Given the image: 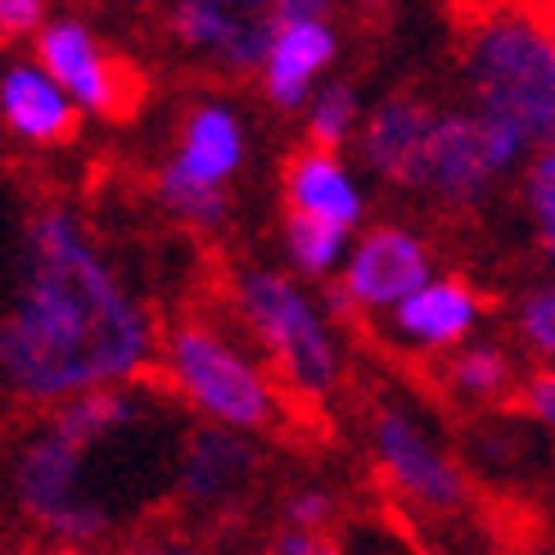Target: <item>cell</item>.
<instances>
[{
    "label": "cell",
    "mask_w": 555,
    "mask_h": 555,
    "mask_svg": "<svg viewBox=\"0 0 555 555\" xmlns=\"http://www.w3.org/2000/svg\"><path fill=\"white\" fill-rule=\"evenodd\" d=\"M163 384H118L27 415L0 438V529L37 546H114L172 502L194 425Z\"/></svg>",
    "instance_id": "obj_1"
},
{
    "label": "cell",
    "mask_w": 555,
    "mask_h": 555,
    "mask_svg": "<svg viewBox=\"0 0 555 555\" xmlns=\"http://www.w3.org/2000/svg\"><path fill=\"white\" fill-rule=\"evenodd\" d=\"M154 362V317L87 221L64 204L27 212L0 302V398L46 411L145 379Z\"/></svg>",
    "instance_id": "obj_2"
},
{
    "label": "cell",
    "mask_w": 555,
    "mask_h": 555,
    "mask_svg": "<svg viewBox=\"0 0 555 555\" xmlns=\"http://www.w3.org/2000/svg\"><path fill=\"white\" fill-rule=\"evenodd\" d=\"M461 77L479 118L555 150V18L538 0H488L465 18Z\"/></svg>",
    "instance_id": "obj_3"
},
{
    "label": "cell",
    "mask_w": 555,
    "mask_h": 555,
    "mask_svg": "<svg viewBox=\"0 0 555 555\" xmlns=\"http://www.w3.org/2000/svg\"><path fill=\"white\" fill-rule=\"evenodd\" d=\"M158 384L199 425L267 434L281 425V379L271 375L262 352H248L217 321L181 317L158 335Z\"/></svg>",
    "instance_id": "obj_4"
},
{
    "label": "cell",
    "mask_w": 555,
    "mask_h": 555,
    "mask_svg": "<svg viewBox=\"0 0 555 555\" xmlns=\"http://www.w3.org/2000/svg\"><path fill=\"white\" fill-rule=\"evenodd\" d=\"M231 308L262 362L294 398L325 402L344 384V348L330 317L308 298L298 275L275 267H244L231 281Z\"/></svg>",
    "instance_id": "obj_5"
},
{
    "label": "cell",
    "mask_w": 555,
    "mask_h": 555,
    "mask_svg": "<svg viewBox=\"0 0 555 555\" xmlns=\"http://www.w3.org/2000/svg\"><path fill=\"white\" fill-rule=\"evenodd\" d=\"M248 158V135L231 104L204 100L181 122V141L172 158L154 177V199L181 227L217 231L231 217V181Z\"/></svg>",
    "instance_id": "obj_6"
},
{
    "label": "cell",
    "mask_w": 555,
    "mask_h": 555,
    "mask_svg": "<svg viewBox=\"0 0 555 555\" xmlns=\"http://www.w3.org/2000/svg\"><path fill=\"white\" fill-rule=\"evenodd\" d=\"M335 0H172V41L212 73L248 77L262 73L275 37L289 23L330 18Z\"/></svg>",
    "instance_id": "obj_7"
},
{
    "label": "cell",
    "mask_w": 555,
    "mask_h": 555,
    "mask_svg": "<svg viewBox=\"0 0 555 555\" xmlns=\"http://www.w3.org/2000/svg\"><path fill=\"white\" fill-rule=\"evenodd\" d=\"M366 442L379 479L411 511L456 515L469 502L465 465L442 448V438L402 402H375L366 421Z\"/></svg>",
    "instance_id": "obj_8"
},
{
    "label": "cell",
    "mask_w": 555,
    "mask_h": 555,
    "mask_svg": "<svg viewBox=\"0 0 555 555\" xmlns=\"http://www.w3.org/2000/svg\"><path fill=\"white\" fill-rule=\"evenodd\" d=\"M258 475H262V452L254 434L194 425L181 452L172 506L185 519H199V524L231 519L254 496Z\"/></svg>",
    "instance_id": "obj_9"
},
{
    "label": "cell",
    "mask_w": 555,
    "mask_h": 555,
    "mask_svg": "<svg viewBox=\"0 0 555 555\" xmlns=\"http://www.w3.org/2000/svg\"><path fill=\"white\" fill-rule=\"evenodd\" d=\"M434 281V254L429 244L406 227H371L352 244V254L339 271V285L330 294V312H362V317H388L406 302L421 285Z\"/></svg>",
    "instance_id": "obj_10"
},
{
    "label": "cell",
    "mask_w": 555,
    "mask_h": 555,
    "mask_svg": "<svg viewBox=\"0 0 555 555\" xmlns=\"http://www.w3.org/2000/svg\"><path fill=\"white\" fill-rule=\"evenodd\" d=\"M37 60L41 68L73 95L81 114L95 118H127L141 87L135 77L104 50V41L77 18H54L37 37Z\"/></svg>",
    "instance_id": "obj_11"
},
{
    "label": "cell",
    "mask_w": 555,
    "mask_h": 555,
    "mask_svg": "<svg viewBox=\"0 0 555 555\" xmlns=\"http://www.w3.org/2000/svg\"><path fill=\"white\" fill-rule=\"evenodd\" d=\"M496 181H502V172H496V163L488 154L479 114L475 108H442L425 154L421 194H429L448 212H469L488 199Z\"/></svg>",
    "instance_id": "obj_12"
},
{
    "label": "cell",
    "mask_w": 555,
    "mask_h": 555,
    "mask_svg": "<svg viewBox=\"0 0 555 555\" xmlns=\"http://www.w3.org/2000/svg\"><path fill=\"white\" fill-rule=\"evenodd\" d=\"M438 114L442 108H434L415 91H393L379 104H371L362 135H357V154H362L366 172L393 190L421 194V172H425V154L434 141Z\"/></svg>",
    "instance_id": "obj_13"
},
{
    "label": "cell",
    "mask_w": 555,
    "mask_h": 555,
    "mask_svg": "<svg viewBox=\"0 0 555 555\" xmlns=\"http://www.w3.org/2000/svg\"><path fill=\"white\" fill-rule=\"evenodd\" d=\"M479 321H483V294L469 281H461V275H434L429 285H421L384 317V330L406 352L452 357L456 348L469 344Z\"/></svg>",
    "instance_id": "obj_14"
},
{
    "label": "cell",
    "mask_w": 555,
    "mask_h": 555,
    "mask_svg": "<svg viewBox=\"0 0 555 555\" xmlns=\"http://www.w3.org/2000/svg\"><path fill=\"white\" fill-rule=\"evenodd\" d=\"M77 114L73 95L54 81L41 60H14L0 68V122L10 135H18L23 145H64L77 131Z\"/></svg>",
    "instance_id": "obj_15"
},
{
    "label": "cell",
    "mask_w": 555,
    "mask_h": 555,
    "mask_svg": "<svg viewBox=\"0 0 555 555\" xmlns=\"http://www.w3.org/2000/svg\"><path fill=\"white\" fill-rule=\"evenodd\" d=\"M339 60V33L330 18H302V23H289L281 37H275L267 64L258 73V87L267 95V104L285 108H308L312 95L321 91V77L335 68Z\"/></svg>",
    "instance_id": "obj_16"
},
{
    "label": "cell",
    "mask_w": 555,
    "mask_h": 555,
    "mask_svg": "<svg viewBox=\"0 0 555 555\" xmlns=\"http://www.w3.org/2000/svg\"><path fill=\"white\" fill-rule=\"evenodd\" d=\"M285 212L317 217L325 227L352 235L366 217V194L339 154L308 145L285 163Z\"/></svg>",
    "instance_id": "obj_17"
},
{
    "label": "cell",
    "mask_w": 555,
    "mask_h": 555,
    "mask_svg": "<svg viewBox=\"0 0 555 555\" xmlns=\"http://www.w3.org/2000/svg\"><path fill=\"white\" fill-rule=\"evenodd\" d=\"M448 388L461 402H502L519 388V371L511 362V352L502 344H465L448 357V371H442Z\"/></svg>",
    "instance_id": "obj_18"
},
{
    "label": "cell",
    "mask_w": 555,
    "mask_h": 555,
    "mask_svg": "<svg viewBox=\"0 0 555 555\" xmlns=\"http://www.w3.org/2000/svg\"><path fill=\"white\" fill-rule=\"evenodd\" d=\"M281 244H285L289 271L302 275V281H330V275L344 271V262L352 254L348 231L325 227V221H317V217H298V212H285Z\"/></svg>",
    "instance_id": "obj_19"
},
{
    "label": "cell",
    "mask_w": 555,
    "mask_h": 555,
    "mask_svg": "<svg viewBox=\"0 0 555 555\" xmlns=\"http://www.w3.org/2000/svg\"><path fill=\"white\" fill-rule=\"evenodd\" d=\"M362 122H366V108L348 81H325L308 104V145L339 154L362 135Z\"/></svg>",
    "instance_id": "obj_20"
},
{
    "label": "cell",
    "mask_w": 555,
    "mask_h": 555,
    "mask_svg": "<svg viewBox=\"0 0 555 555\" xmlns=\"http://www.w3.org/2000/svg\"><path fill=\"white\" fill-rule=\"evenodd\" d=\"M524 208L542 254L555 258V150H542L524 163Z\"/></svg>",
    "instance_id": "obj_21"
},
{
    "label": "cell",
    "mask_w": 555,
    "mask_h": 555,
    "mask_svg": "<svg viewBox=\"0 0 555 555\" xmlns=\"http://www.w3.org/2000/svg\"><path fill=\"white\" fill-rule=\"evenodd\" d=\"M515 325H519L524 348H533L546 366H555V281L538 285L533 294H524Z\"/></svg>",
    "instance_id": "obj_22"
},
{
    "label": "cell",
    "mask_w": 555,
    "mask_h": 555,
    "mask_svg": "<svg viewBox=\"0 0 555 555\" xmlns=\"http://www.w3.org/2000/svg\"><path fill=\"white\" fill-rule=\"evenodd\" d=\"M281 524H289V529H308V533H335L339 524V502L330 488H294L285 502H281Z\"/></svg>",
    "instance_id": "obj_23"
},
{
    "label": "cell",
    "mask_w": 555,
    "mask_h": 555,
    "mask_svg": "<svg viewBox=\"0 0 555 555\" xmlns=\"http://www.w3.org/2000/svg\"><path fill=\"white\" fill-rule=\"evenodd\" d=\"M515 402H519V411L529 415V421H538L542 429L555 434V366H542L533 375H524L519 388H515Z\"/></svg>",
    "instance_id": "obj_24"
},
{
    "label": "cell",
    "mask_w": 555,
    "mask_h": 555,
    "mask_svg": "<svg viewBox=\"0 0 555 555\" xmlns=\"http://www.w3.org/2000/svg\"><path fill=\"white\" fill-rule=\"evenodd\" d=\"M104 555H208L194 538L185 533H145V538H122Z\"/></svg>",
    "instance_id": "obj_25"
},
{
    "label": "cell",
    "mask_w": 555,
    "mask_h": 555,
    "mask_svg": "<svg viewBox=\"0 0 555 555\" xmlns=\"http://www.w3.org/2000/svg\"><path fill=\"white\" fill-rule=\"evenodd\" d=\"M46 27V0H0V41L41 37Z\"/></svg>",
    "instance_id": "obj_26"
},
{
    "label": "cell",
    "mask_w": 555,
    "mask_h": 555,
    "mask_svg": "<svg viewBox=\"0 0 555 555\" xmlns=\"http://www.w3.org/2000/svg\"><path fill=\"white\" fill-rule=\"evenodd\" d=\"M271 555H339V542L335 533H308V529H289V524H281V529L271 533Z\"/></svg>",
    "instance_id": "obj_27"
},
{
    "label": "cell",
    "mask_w": 555,
    "mask_h": 555,
    "mask_svg": "<svg viewBox=\"0 0 555 555\" xmlns=\"http://www.w3.org/2000/svg\"><path fill=\"white\" fill-rule=\"evenodd\" d=\"M27 555H81V551H64V546H33Z\"/></svg>",
    "instance_id": "obj_28"
},
{
    "label": "cell",
    "mask_w": 555,
    "mask_h": 555,
    "mask_svg": "<svg viewBox=\"0 0 555 555\" xmlns=\"http://www.w3.org/2000/svg\"><path fill=\"white\" fill-rule=\"evenodd\" d=\"M362 5H371V10H384V5H388V0H362Z\"/></svg>",
    "instance_id": "obj_29"
},
{
    "label": "cell",
    "mask_w": 555,
    "mask_h": 555,
    "mask_svg": "<svg viewBox=\"0 0 555 555\" xmlns=\"http://www.w3.org/2000/svg\"><path fill=\"white\" fill-rule=\"evenodd\" d=\"M546 10H551V18H555V0H546Z\"/></svg>",
    "instance_id": "obj_30"
}]
</instances>
